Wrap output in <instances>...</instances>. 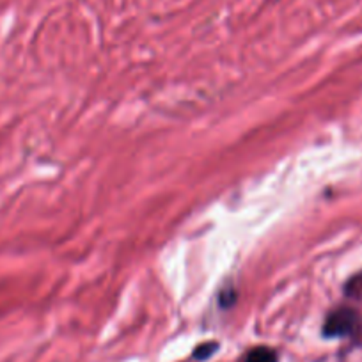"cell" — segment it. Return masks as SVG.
<instances>
[{
    "instance_id": "cell-1",
    "label": "cell",
    "mask_w": 362,
    "mask_h": 362,
    "mask_svg": "<svg viewBox=\"0 0 362 362\" xmlns=\"http://www.w3.org/2000/svg\"><path fill=\"white\" fill-rule=\"evenodd\" d=\"M344 295H346L348 300L354 302V304H348V305H351V308L355 309V313H357L358 322H361V337H362V272L348 281L346 286H344Z\"/></svg>"
},
{
    "instance_id": "cell-2",
    "label": "cell",
    "mask_w": 362,
    "mask_h": 362,
    "mask_svg": "<svg viewBox=\"0 0 362 362\" xmlns=\"http://www.w3.org/2000/svg\"><path fill=\"white\" fill-rule=\"evenodd\" d=\"M242 362H279V354L270 346H256L243 355Z\"/></svg>"
},
{
    "instance_id": "cell-3",
    "label": "cell",
    "mask_w": 362,
    "mask_h": 362,
    "mask_svg": "<svg viewBox=\"0 0 362 362\" xmlns=\"http://www.w3.org/2000/svg\"><path fill=\"white\" fill-rule=\"evenodd\" d=\"M217 350H218V343H215V341H211L210 343V341H208V343L199 344V346L194 350V357H196L197 361H206V358H210Z\"/></svg>"
}]
</instances>
